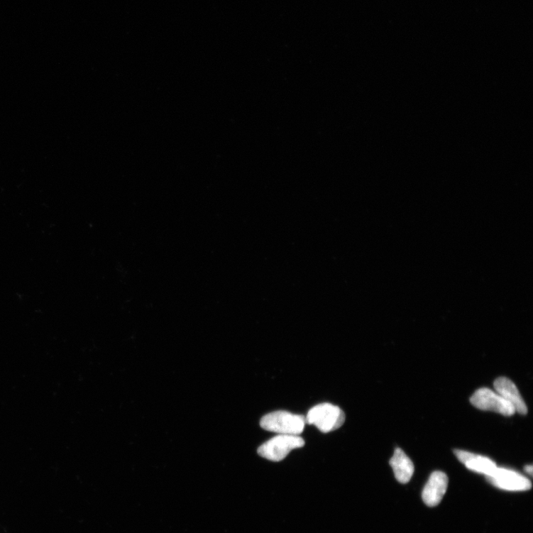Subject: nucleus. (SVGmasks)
Returning <instances> with one entry per match:
<instances>
[{
  "label": "nucleus",
  "mask_w": 533,
  "mask_h": 533,
  "mask_svg": "<svg viewBox=\"0 0 533 533\" xmlns=\"http://www.w3.org/2000/svg\"><path fill=\"white\" fill-rule=\"evenodd\" d=\"M471 403L480 410L493 411L505 417L514 415L513 406L500 394L486 388L477 390L471 397Z\"/></svg>",
  "instance_id": "4"
},
{
  "label": "nucleus",
  "mask_w": 533,
  "mask_h": 533,
  "mask_svg": "<svg viewBox=\"0 0 533 533\" xmlns=\"http://www.w3.org/2000/svg\"><path fill=\"white\" fill-rule=\"evenodd\" d=\"M304 440L300 436L279 434L262 444L258 454L272 461H281L293 450L302 448Z\"/></svg>",
  "instance_id": "3"
},
{
  "label": "nucleus",
  "mask_w": 533,
  "mask_h": 533,
  "mask_svg": "<svg viewBox=\"0 0 533 533\" xmlns=\"http://www.w3.org/2000/svg\"><path fill=\"white\" fill-rule=\"evenodd\" d=\"M494 388L506 401L515 408V412L521 415H526L528 410L522 395L517 387L506 377L498 378L494 382Z\"/></svg>",
  "instance_id": "7"
},
{
  "label": "nucleus",
  "mask_w": 533,
  "mask_h": 533,
  "mask_svg": "<svg viewBox=\"0 0 533 533\" xmlns=\"http://www.w3.org/2000/svg\"><path fill=\"white\" fill-rule=\"evenodd\" d=\"M487 480L493 486L508 491H526L532 488L531 481L517 471L497 468Z\"/></svg>",
  "instance_id": "5"
},
{
  "label": "nucleus",
  "mask_w": 533,
  "mask_h": 533,
  "mask_svg": "<svg viewBox=\"0 0 533 533\" xmlns=\"http://www.w3.org/2000/svg\"><path fill=\"white\" fill-rule=\"evenodd\" d=\"M524 471L529 476H532L533 468H532V466H525Z\"/></svg>",
  "instance_id": "10"
},
{
  "label": "nucleus",
  "mask_w": 533,
  "mask_h": 533,
  "mask_svg": "<svg viewBox=\"0 0 533 533\" xmlns=\"http://www.w3.org/2000/svg\"><path fill=\"white\" fill-rule=\"evenodd\" d=\"M305 424L304 417L283 410L270 412L260 421V425L265 431L282 435L300 436Z\"/></svg>",
  "instance_id": "1"
},
{
  "label": "nucleus",
  "mask_w": 533,
  "mask_h": 533,
  "mask_svg": "<svg viewBox=\"0 0 533 533\" xmlns=\"http://www.w3.org/2000/svg\"><path fill=\"white\" fill-rule=\"evenodd\" d=\"M449 486V477L444 473L436 471L429 477L422 492L424 504L431 507L439 505Z\"/></svg>",
  "instance_id": "6"
},
{
  "label": "nucleus",
  "mask_w": 533,
  "mask_h": 533,
  "mask_svg": "<svg viewBox=\"0 0 533 533\" xmlns=\"http://www.w3.org/2000/svg\"><path fill=\"white\" fill-rule=\"evenodd\" d=\"M395 478L402 484H407L414 473V463L400 449L395 450L394 454L390 461Z\"/></svg>",
  "instance_id": "9"
},
{
  "label": "nucleus",
  "mask_w": 533,
  "mask_h": 533,
  "mask_svg": "<svg viewBox=\"0 0 533 533\" xmlns=\"http://www.w3.org/2000/svg\"><path fill=\"white\" fill-rule=\"evenodd\" d=\"M454 454L468 470L485 476L493 473L498 468L492 459L485 456L460 450L454 451Z\"/></svg>",
  "instance_id": "8"
},
{
  "label": "nucleus",
  "mask_w": 533,
  "mask_h": 533,
  "mask_svg": "<svg viewBox=\"0 0 533 533\" xmlns=\"http://www.w3.org/2000/svg\"><path fill=\"white\" fill-rule=\"evenodd\" d=\"M306 424L316 426L324 434L336 431L346 422L345 412L330 403L318 405L307 412Z\"/></svg>",
  "instance_id": "2"
}]
</instances>
